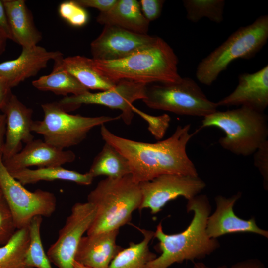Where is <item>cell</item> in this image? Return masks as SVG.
Instances as JSON below:
<instances>
[{
  "instance_id": "f546056e",
  "label": "cell",
  "mask_w": 268,
  "mask_h": 268,
  "mask_svg": "<svg viewBox=\"0 0 268 268\" xmlns=\"http://www.w3.org/2000/svg\"><path fill=\"white\" fill-rule=\"evenodd\" d=\"M58 11L60 16L73 26L81 27L85 25L88 21L87 11L75 0L61 3Z\"/></svg>"
},
{
  "instance_id": "60d3db41",
  "label": "cell",
  "mask_w": 268,
  "mask_h": 268,
  "mask_svg": "<svg viewBox=\"0 0 268 268\" xmlns=\"http://www.w3.org/2000/svg\"><path fill=\"white\" fill-rule=\"evenodd\" d=\"M193 268H228L225 266H220L216 268H212L206 266L202 262H194Z\"/></svg>"
},
{
  "instance_id": "7bdbcfd3",
  "label": "cell",
  "mask_w": 268,
  "mask_h": 268,
  "mask_svg": "<svg viewBox=\"0 0 268 268\" xmlns=\"http://www.w3.org/2000/svg\"><path fill=\"white\" fill-rule=\"evenodd\" d=\"M3 198L2 190L1 189L0 185V200H1Z\"/></svg>"
},
{
  "instance_id": "d590c367",
  "label": "cell",
  "mask_w": 268,
  "mask_h": 268,
  "mask_svg": "<svg viewBox=\"0 0 268 268\" xmlns=\"http://www.w3.org/2000/svg\"><path fill=\"white\" fill-rule=\"evenodd\" d=\"M0 31L7 39H12L6 10L2 0H0Z\"/></svg>"
},
{
  "instance_id": "44dd1931",
  "label": "cell",
  "mask_w": 268,
  "mask_h": 268,
  "mask_svg": "<svg viewBox=\"0 0 268 268\" xmlns=\"http://www.w3.org/2000/svg\"><path fill=\"white\" fill-rule=\"evenodd\" d=\"M96 19L104 25L115 26L143 34H147L149 24L136 0H117L108 11L100 12Z\"/></svg>"
},
{
  "instance_id": "8fae6325",
  "label": "cell",
  "mask_w": 268,
  "mask_h": 268,
  "mask_svg": "<svg viewBox=\"0 0 268 268\" xmlns=\"http://www.w3.org/2000/svg\"><path fill=\"white\" fill-rule=\"evenodd\" d=\"M94 206L88 202H77L72 207L57 240L48 249L51 263L58 268H74L76 252L83 237L95 216Z\"/></svg>"
},
{
  "instance_id": "9a60e30c",
  "label": "cell",
  "mask_w": 268,
  "mask_h": 268,
  "mask_svg": "<svg viewBox=\"0 0 268 268\" xmlns=\"http://www.w3.org/2000/svg\"><path fill=\"white\" fill-rule=\"evenodd\" d=\"M241 196V193L238 192L229 198L221 195L215 198L216 208L208 216L206 224V232L209 238L217 239L225 234L241 232L253 233L268 238V231L259 227L255 218L245 220L234 213L233 207Z\"/></svg>"
},
{
  "instance_id": "6da1fadb",
  "label": "cell",
  "mask_w": 268,
  "mask_h": 268,
  "mask_svg": "<svg viewBox=\"0 0 268 268\" xmlns=\"http://www.w3.org/2000/svg\"><path fill=\"white\" fill-rule=\"evenodd\" d=\"M190 125H178L172 135L155 143L135 141L116 135L105 125L100 128L102 138L113 146L129 162L131 174L136 183L148 181L164 174L198 176L186 151L193 135Z\"/></svg>"
},
{
  "instance_id": "484cf974",
  "label": "cell",
  "mask_w": 268,
  "mask_h": 268,
  "mask_svg": "<svg viewBox=\"0 0 268 268\" xmlns=\"http://www.w3.org/2000/svg\"><path fill=\"white\" fill-rule=\"evenodd\" d=\"M32 85L39 90L51 91L65 97L70 93L79 95L89 91L70 73L56 67H54L50 74L33 81Z\"/></svg>"
},
{
  "instance_id": "e0dca14e",
  "label": "cell",
  "mask_w": 268,
  "mask_h": 268,
  "mask_svg": "<svg viewBox=\"0 0 268 268\" xmlns=\"http://www.w3.org/2000/svg\"><path fill=\"white\" fill-rule=\"evenodd\" d=\"M75 158V153L71 150L60 149L41 139H34L26 143L19 152L2 161L10 173L31 166H62L73 162Z\"/></svg>"
},
{
  "instance_id": "d6a6232c",
  "label": "cell",
  "mask_w": 268,
  "mask_h": 268,
  "mask_svg": "<svg viewBox=\"0 0 268 268\" xmlns=\"http://www.w3.org/2000/svg\"><path fill=\"white\" fill-rule=\"evenodd\" d=\"M254 166L263 179V186L268 189V140L263 143L253 153Z\"/></svg>"
},
{
  "instance_id": "277c9868",
  "label": "cell",
  "mask_w": 268,
  "mask_h": 268,
  "mask_svg": "<svg viewBox=\"0 0 268 268\" xmlns=\"http://www.w3.org/2000/svg\"><path fill=\"white\" fill-rule=\"evenodd\" d=\"M142 194L139 184L131 174L100 181L87 196V202L96 209L94 219L87 235L119 230L139 209Z\"/></svg>"
},
{
  "instance_id": "3957f363",
  "label": "cell",
  "mask_w": 268,
  "mask_h": 268,
  "mask_svg": "<svg viewBox=\"0 0 268 268\" xmlns=\"http://www.w3.org/2000/svg\"><path fill=\"white\" fill-rule=\"evenodd\" d=\"M93 60L100 74L116 82L127 80L148 85L174 83L182 78L178 71L177 56L171 46L159 37L151 45L124 59Z\"/></svg>"
},
{
  "instance_id": "ab89813d",
  "label": "cell",
  "mask_w": 268,
  "mask_h": 268,
  "mask_svg": "<svg viewBox=\"0 0 268 268\" xmlns=\"http://www.w3.org/2000/svg\"><path fill=\"white\" fill-rule=\"evenodd\" d=\"M7 40L5 36L0 31V55L5 50Z\"/></svg>"
},
{
  "instance_id": "ffe728a7",
  "label": "cell",
  "mask_w": 268,
  "mask_h": 268,
  "mask_svg": "<svg viewBox=\"0 0 268 268\" xmlns=\"http://www.w3.org/2000/svg\"><path fill=\"white\" fill-rule=\"evenodd\" d=\"M12 35V40L22 47L37 45L42 39L33 18L24 0H2Z\"/></svg>"
},
{
  "instance_id": "b9f144b4",
  "label": "cell",
  "mask_w": 268,
  "mask_h": 268,
  "mask_svg": "<svg viewBox=\"0 0 268 268\" xmlns=\"http://www.w3.org/2000/svg\"><path fill=\"white\" fill-rule=\"evenodd\" d=\"M74 268H91L83 266L74 261Z\"/></svg>"
},
{
  "instance_id": "4316f807",
  "label": "cell",
  "mask_w": 268,
  "mask_h": 268,
  "mask_svg": "<svg viewBox=\"0 0 268 268\" xmlns=\"http://www.w3.org/2000/svg\"><path fill=\"white\" fill-rule=\"evenodd\" d=\"M29 241L28 227L17 229L11 238L0 246V268H24Z\"/></svg>"
},
{
  "instance_id": "9c48e42d",
  "label": "cell",
  "mask_w": 268,
  "mask_h": 268,
  "mask_svg": "<svg viewBox=\"0 0 268 268\" xmlns=\"http://www.w3.org/2000/svg\"><path fill=\"white\" fill-rule=\"evenodd\" d=\"M0 185L17 229L27 227L34 217H48L56 210L57 200L54 194L39 189L34 192L27 190L7 170L1 154H0Z\"/></svg>"
},
{
  "instance_id": "52a82bcc",
  "label": "cell",
  "mask_w": 268,
  "mask_h": 268,
  "mask_svg": "<svg viewBox=\"0 0 268 268\" xmlns=\"http://www.w3.org/2000/svg\"><path fill=\"white\" fill-rule=\"evenodd\" d=\"M41 107L44 118L33 121L32 132L42 135L47 143L62 150L80 143L93 128L120 118V115L86 117L70 114L58 102L43 104Z\"/></svg>"
},
{
  "instance_id": "83f0119b",
  "label": "cell",
  "mask_w": 268,
  "mask_h": 268,
  "mask_svg": "<svg viewBox=\"0 0 268 268\" xmlns=\"http://www.w3.org/2000/svg\"><path fill=\"white\" fill-rule=\"evenodd\" d=\"M42 220V216L34 217L28 226L29 241L24 268H52L41 240L40 229Z\"/></svg>"
},
{
  "instance_id": "7a4b0ae2",
  "label": "cell",
  "mask_w": 268,
  "mask_h": 268,
  "mask_svg": "<svg viewBox=\"0 0 268 268\" xmlns=\"http://www.w3.org/2000/svg\"><path fill=\"white\" fill-rule=\"evenodd\" d=\"M186 210L193 212V217L183 231L167 234L163 231L161 222L158 224L154 237L158 240L156 248L160 255L149 262L146 268H168L184 261L194 262L218 248L219 241L209 238L206 232V221L211 212L207 196L198 194L188 200Z\"/></svg>"
},
{
  "instance_id": "74e56055",
  "label": "cell",
  "mask_w": 268,
  "mask_h": 268,
  "mask_svg": "<svg viewBox=\"0 0 268 268\" xmlns=\"http://www.w3.org/2000/svg\"><path fill=\"white\" fill-rule=\"evenodd\" d=\"M6 125V122L5 115L0 114V154H1L4 145Z\"/></svg>"
},
{
  "instance_id": "ba28073f",
  "label": "cell",
  "mask_w": 268,
  "mask_h": 268,
  "mask_svg": "<svg viewBox=\"0 0 268 268\" xmlns=\"http://www.w3.org/2000/svg\"><path fill=\"white\" fill-rule=\"evenodd\" d=\"M142 101L152 109L203 118L216 112L218 107L197 82L188 77L174 83L147 85Z\"/></svg>"
},
{
  "instance_id": "f35d334b",
  "label": "cell",
  "mask_w": 268,
  "mask_h": 268,
  "mask_svg": "<svg viewBox=\"0 0 268 268\" xmlns=\"http://www.w3.org/2000/svg\"><path fill=\"white\" fill-rule=\"evenodd\" d=\"M11 89L5 82L0 77V111Z\"/></svg>"
},
{
  "instance_id": "ac0fdd59",
  "label": "cell",
  "mask_w": 268,
  "mask_h": 268,
  "mask_svg": "<svg viewBox=\"0 0 268 268\" xmlns=\"http://www.w3.org/2000/svg\"><path fill=\"white\" fill-rule=\"evenodd\" d=\"M216 104L218 107L245 106L264 112L268 105V65L255 72L240 74L234 91Z\"/></svg>"
},
{
  "instance_id": "603a6c76",
  "label": "cell",
  "mask_w": 268,
  "mask_h": 268,
  "mask_svg": "<svg viewBox=\"0 0 268 268\" xmlns=\"http://www.w3.org/2000/svg\"><path fill=\"white\" fill-rule=\"evenodd\" d=\"M9 174L22 185L34 184L40 181L64 180L82 185H90L94 178L88 173H81L62 166L40 167L36 169L25 168Z\"/></svg>"
},
{
  "instance_id": "d4e9b609",
  "label": "cell",
  "mask_w": 268,
  "mask_h": 268,
  "mask_svg": "<svg viewBox=\"0 0 268 268\" xmlns=\"http://www.w3.org/2000/svg\"><path fill=\"white\" fill-rule=\"evenodd\" d=\"M94 178L99 176L117 178L131 174L127 159L113 146L105 142L94 158L88 172Z\"/></svg>"
},
{
  "instance_id": "d6986e66",
  "label": "cell",
  "mask_w": 268,
  "mask_h": 268,
  "mask_svg": "<svg viewBox=\"0 0 268 268\" xmlns=\"http://www.w3.org/2000/svg\"><path fill=\"white\" fill-rule=\"evenodd\" d=\"M119 230L83 236L76 252L75 261L91 268H108L123 248L116 244Z\"/></svg>"
},
{
  "instance_id": "4fadbf2b",
  "label": "cell",
  "mask_w": 268,
  "mask_h": 268,
  "mask_svg": "<svg viewBox=\"0 0 268 268\" xmlns=\"http://www.w3.org/2000/svg\"><path fill=\"white\" fill-rule=\"evenodd\" d=\"M157 36L104 25L101 34L90 44L92 59L113 61L124 59L153 43Z\"/></svg>"
},
{
  "instance_id": "4dcf8cb0",
  "label": "cell",
  "mask_w": 268,
  "mask_h": 268,
  "mask_svg": "<svg viewBox=\"0 0 268 268\" xmlns=\"http://www.w3.org/2000/svg\"><path fill=\"white\" fill-rule=\"evenodd\" d=\"M132 111L144 120L148 124V130L157 140L162 139L170 124V117L167 114L159 116H152L135 107H132Z\"/></svg>"
},
{
  "instance_id": "30bf717a",
  "label": "cell",
  "mask_w": 268,
  "mask_h": 268,
  "mask_svg": "<svg viewBox=\"0 0 268 268\" xmlns=\"http://www.w3.org/2000/svg\"><path fill=\"white\" fill-rule=\"evenodd\" d=\"M147 84L127 80L117 82L112 88L97 93L88 91L79 95L67 96L58 103L67 112L75 110L82 104H97L120 110V115L127 125L134 116L133 103L145 98Z\"/></svg>"
},
{
  "instance_id": "e575fe53",
  "label": "cell",
  "mask_w": 268,
  "mask_h": 268,
  "mask_svg": "<svg viewBox=\"0 0 268 268\" xmlns=\"http://www.w3.org/2000/svg\"><path fill=\"white\" fill-rule=\"evenodd\" d=\"M81 7L97 9L100 12H105L111 9L117 0H75Z\"/></svg>"
},
{
  "instance_id": "cb8c5ba5",
  "label": "cell",
  "mask_w": 268,
  "mask_h": 268,
  "mask_svg": "<svg viewBox=\"0 0 268 268\" xmlns=\"http://www.w3.org/2000/svg\"><path fill=\"white\" fill-rule=\"evenodd\" d=\"M143 234V239L138 243L131 242L116 255L108 268H146L147 264L156 255L149 249V244L154 238V231L137 228Z\"/></svg>"
},
{
  "instance_id": "7c38bea8",
  "label": "cell",
  "mask_w": 268,
  "mask_h": 268,
  "mask_svg": "<svg viewBox=\"0 0 268 268\" xmlns=\"http://www.w3.org/2000/svg\"><path fill=\"white\" fill-rule=\"evenodd\" d=\"M142 194L139 210L148 208L155 214L170 201L182 196L188 200L198 195L206 186L198 176L164 174L139 183Z\"/></svg>"
},
{
  "instance_id": "f1b7e54d",
  "label": "cell",
  "mask_w": 268,
  "mask_h": 268,
  "mask_svg": "<svg viewBox=\"0 0 268 268\" xmlns=\"http://www.w3.org/2000/svg\"><path fill=\"white\" fill-rule=\"evenodd\" d=\"M187 19L197 22L205 17L220 23L223 20L225 1L223 0H184Z\"/></svg>"
},
{
  "instance_id": "7402d4cb",
  "label": "cell",
  "mask_w": 268,
  "mask_h": 268,
  "mask_svg": "<svg viewBox=\"0 0 268 268\" xmlns=\"http://www.w3.org/2000/svg\"><path fill=\"white\" fill-rule=\"evenodd\" d=\"M54 67L67 71L87 89L105 91L113 88L117 83L102 75L95 67L92 58L81 56L63 57L54 61Z\"/></svg>"
},
{
  "instance_id": "5bb4252c",
  "label": "cell",
  "mask_w": 268,
  "mask_h": 268,
  "mask_svg": "<svg viewBox=\"0 0 268 268\" xmlns=\"http://www.w3.org/2000/svg\"><path fill=\"white\" fill-rule=\"evenodd\" d=\"M1 111L6 117V132L2 159L5 160L19 152L22 144L34 138L31 128L33 123V110L22 103L9 92Z\"/></svg>"
},
{
  "instance_id": "8d00e7d4",
  "label": "cell",
  "mask_w": 268,
  "mask_h": 268,
  "mask_svg": "<svg viewBox=\"0 0 268 268\" xmlns=\"http://www.w3.org/2000/svg\"><path fill=\"white\" fill-rule=\"evenodd\" d=\"M231 268H266V267L259 260L251 259L238 262L234 264Z\"/></svg>"
},
{
  "instance_id": "8992f818",
  "label": "cell",
  "mask_w": 268,
  "mask_h": 268,
  "mask_svg": "<svg viewBox=\"0 0 268 268\" xmlns=\"http://www.w3.org/2000/svg\"><path fill=\"white\" fill-rule=\"evenodd\" d=\"M268 39V15L266 14L251 24L240 27L202 59L196 69L197 79L203 84L211 85L231 62L253 58Z\"/></svg>"
},
{
  "instance_id": "836d02e7",
  "label": "cell",
  "mask_w": 268,
  "mask_h": 268,
  "mask_svg": "<svg viewBox=\"0 0 268 268\" xmlns=\"http://www.w3.org/2000/svg\"><path fill=\"white\" fill-rule=\"evenodd\" d=\"M164 2L162 0H141L139 2L141 12L148 21L159 17Z\"/></svg>"
},
{
  "instance_id": "1f68e13d",
  "label": "cell",
  "mask_w": 268,
  "mask_h": 268,
  "mask_svg": "<svg viewBox=\"0 0 268 268\" xmlns=\"http://www.w3.org/2000/svg\"><path fill=\"white\" fill-rule=\"evenodd\" d=\"M16 230L11 212L3 198L0 200V245L5 244Z\"/></svg>"
},
{
  "instance_id": "2e32d148",
  "label": "cell",
  "mask_w": 268,
  "mask_h": 268,
  "mask_svg": "<svg viewBox=\"0 0 268 268\" xmlns=\"http://www.w3.org/2000/svg\"><path fill=\"white\" fill-rule=\"evenodd\" d=\"M22 48L17 58L0 63V77L10 89L36 75L47 67L50 61H55L63 57L59 51H48L38 45Z\"/></svg>"
},
{
  "instance_id": "5b68a950",
  "label": "cell",
  "mask_w": 268,
  "mask_h": 268,
  "mask_svg": "<svg viewBox=\"0 0 268 268\" xmlns=\"http://www.w3.org/2000/svg\"><path fill=\"white\" fill-rule=\"evenodd\" d=\"M201 127H214L223 131L225 135L219 138V144L237 155H252L268 140L267 116L248 107L216 111L203 117Z\"/></svg>"
}]
</instances>
